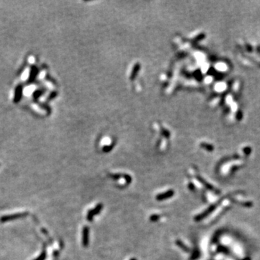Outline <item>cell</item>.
I'll return each mask as SVG.
<instances>
[{
    "instance_id": "obj_1",
    "label": "cell",
    "mask_w": 260,
    "mask_h": 260,
    "mask_svg": "<svg viewBox=\"0 0 260 260\" xmlns=\"http://www.w3.org/2000/svg\"><path fill=\"white\" fill-rule=\"evenodd\" d=\"M101 204H99V205L97 206L94 210H92L90 211V212H88V215H87V219H88V220L91 221V220H92V218H93L94 215H96L98 212H99L100 211H101Z\"/></svg>"
},
{
    "instance_id": "obj_2",
    "label": "cell",
    "mask_w": 260,
    "mask_h": 260,
    "mask_svg": "<svg viewBox=\"0 0 260 260\" xmlns=\"http://www.w3.org/2000/svg\"><path fill=\"white\" fill-rule=\"evenodd\" d=\"M173 195V191L171 190H170V191H168V192H165L164 193H161L160 195H158L157 196V200H164V199H166L168 198L171 197L172 195Z\"/></svg>"
},
{
    "instance_id": "obj_3",
    "label": "cell",
    "mask_w": 260,
    "mask_h": 260,
    "mask_svg": "<svg viewBox=\"0 0 260 260\" xmlns=\"http://www.w3.org/2000/svg\"><path fill=\"white\" fill-rule=\"evenodd\" d=\"M88 241H89V231L87 228H85L83 230V245L84 246H87L88 244Z\"/></svg>"
},
{
    "instance_id": "obj_4",
    "label": "cell",
    "mask_w": 260,
    "mask_h": 260,
    "mask_svg": "<svg viewBox=\"0 0 260 260\" xmlns=\"http://www.w3.org/2000/svg\"><path fill=\"white\" fill-rule=\"evenodd\" d=\"M34 89V86H28V87H25V90H24V94L25 95H27V96H28V95H30L33 92Z\"/></svg>"
},
{
    "instance_id": "obj_5",
    "label": "cell",
    "mask_w": 260,
    "mask_h": 260,
    "mask_svg": "<svg viewBox=\"0 0 260 260\" xmlns=\"http://www.w3.org/2000/svg\"><path fill=\"white\" fill-rule=\"evenodd\" d=\"M29 75H30L29 69H26L24 71L23 73H22L21 78H22V79H23V80H25V79H28V77H29Z\"/></svg>"
},
{
    "instance_id": "obj_6",
    "label": "cell",
    "mask_w": 260,
    "mask_h": 260,
    "mask_svg": "<svg viewBox=\"0 0 260 260\" xmlns=\"http://www.w3.org/2000/svg\"><path fill=\"white\" fill-rule=\"evenodd\" d=\"M21 88L20 87L17 89V91H16L15 93V101H19V99L21 98Z\"/></svg>"
},
{
    "instance_id": "obj_7",
    "label": "cell",
    "mask_w": 260,
    "mask_h": 260,
    "mask_svg": "<svg viewBox=\"0 0 260 260\" xmlns=\"http://www.w3.org/2000/svg\"><path fill=\"white\" fill-rule=\"evenodd\" d=\"M28 61H29L30 63H33V62H34V61H35L34 58H33V57H30L29 59H28Z\"/></svg>"
},
{
    "instance_id": "obj_8",
    "label": "cell",
    "mask_w": 260,
    "mask_h": 260,
    "mask_svg": "<svg viewBox=\"0 0 260 260\" xmlns=\"http://www.w3.org/2000/svg\"><path fill=\"white\" fill-rule=\"evenodd\" d=\"M132 260H135V259H132Z\"/></svg>"
}]
</instances>
